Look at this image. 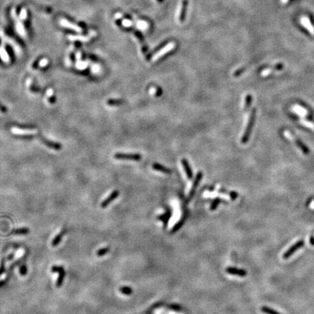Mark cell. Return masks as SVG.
<instances>
[{"mask_svg":"<svg viewBox=\"0 0 314 314\" xmlns=\"http://www.w3.org/2000/svg\"><path fill=\"white\" fill-rule=\"evenodd\" d=\"M119 291L125 295H130L133 293V289L130 287H122L119 289Z\"/></svg>","mask_w":314,"mask_h":314,"instance_id":"603a6c76","label":"cell"},{"mask_svg":"<svg viewBox=\"0 0 314 314\" xmlns=\"http://www.w3.org/2000/svg\"><path fill=\"white\" fill-rule=\"evenodd\" d=\"M42 138V142L44 143L46 145H48V147L51 148H53V149H56V150H59V149L61 148V145L60 144H58V143H54V142H52V141H50L48 140L45 139V138Z\"/></svg>","mask_w":314,"mask_h":314,"instance_id":"8fae6325","label":"cell"},{"mask_svg":"<svg viewBox=\"0 0 314 314\" xmlns=\"http://www.w3.org/2000/svg\"><path fill=\"white\" fill-rule=\"evenodd\" d=\"M226 272L228 274L241 276V277H244V276H246V271L245 270L238 269V268H233V267H228V268H226Z\"/></svg>","mask_w":314,"mask_h":314,"instance_id":"52a82bcc","label":"cell"},{"mask_svg":"<svg viewBox=\"0 0 314 314\" xmlns=\"http://www.w3.org/2000/svg\"><path fill=\"white\" fill-rule=\"evenodd\" d=\"M29 233V229L27 228H21L12 231V234L15 235H26Z\"/></svg>","mask_w":314,"mask_h":314,"instance_id":"ac0fdd59","label":"cell"},{"mask_svg":"<svg viewBox=\"0 0 314 314\" xmlns=\"http://www.w3.org/2000/svg\"><path fill=\"white\" fill-rule=\"evenodd\" d=\"M122 23H123L124 26H126V27H129V26H132V22L129 20H125Z\"/></svg>","mask_w":314,"mask_h":314,"instance_id":"836d02e7","label":"cell"},{"mask_svg":"<svg viewBox=\"0 0 314 314\" xmlns=\"http://www.w3.org/2000/svg\"><path fill=\"white\" fill-rule=\"evenodd\" d=\"M140 23H141V22H140ZM145 23H144V22H142L141 23H139V24H138V26H139V27H140V28H142V29H145Z\"/></svg>","mask_w":314,"mask_h":314,"instance_id":"74e56055","label":"cell"},{"mask_svg":"<svg viewBox=\"0 0 314 314\" xmlns=\"http://www.w3.org/2000/svg\"><path fill=\"white\" fill-rule=\"evenodd\" d=\"M255 117H256V109L253 108L251 111L250 116H249V121H248L247 125H246V127L245 131H244V135H243L242 138H241V143L242 144H245L248 142L249 140V137L251 135V133H252V128H253L254 124H255Z\"/></svg>","mask_w":314,"mask_h":314,"instance_id":"6da1fadb","label":"cell"},{"mask_svg":"<svg viewBox=\"0 0 314 314\" xmlns=\"http://www.w3.org/2000/svg\"><path fill=\"white\" fill-rule=\"evenodd\" d=\"M171 215H172V212H171V211L170 210H167V211L164 214L161 215L159 217H158V219L162 221V222L164 223V225H166L167 224L168 220H169V218L171 217Z\"/></svg>","mask_w":314,"mask_h":314,"instance_id":"9a60e30c","label":"cell"},{"mask_svg":"<svg viewBox=\"0 0 314 314\" xmlns=\"http://www.w3.org/2000/svg\"><path fill=\"white\" fill-rule=\"evenodd\" d=\"M152 167H153V169H154V170L158 171V172H163V173H165V174H170L172 172V171L170 169L164 167V166L161 165V164H157V163H154V164H153Z\"/></svg>","mask_w":314,"mask_h":314,"instance_id":"30bf717a","label":"cell"},{"mask_svg":"<svg viewBox=\"0 0 314 314\" xmlns=\"http://www.w3.org/2000/svg\"><path fill=\"white\" fill-rule=\"evenodd\" d=\"M202 176H203V174H202V172H198L197 175H196L195 180H194V183H193L192 187H191V191H190V192H189V194H188V200H191V199H193V197H194V194H195V193H196V188H197L198 186L199 185V183H200V181H201V180H202Z\"/></svg>","mask_w":314,"mask_h":314,"instance_id":"5b68a950","label":"cell"},{"mask_svg":"<svg viewBox=\"0 0 314 314\" xmlns=\"http://www.w3.org/2000/svg\"><path fill=\"white\" fill-rule=\"evenodd\" d=\"M274 68H275V69H276V70H278V71L282 70V69L283 68V64H282V63H278L277 65L275 66Z\"/></svg>","mask_w":314,"mask_h":314,"instance_id":"e575fe53","label":"cell"},{"mask_svg":"<svg viewBox=\"0 0 314 314\" xmlns=\"http://www.w3.org/2000/svg\"><path fill=\"white\" fill-rule=\"evenodd\" d=\"M61 23H62V25H63V26H66V27L71 28V29H73V30H76V31H80L79 30L80 29L77 26H74V25L70 24V23H68V22L66 21V20H63Z\"/></svg>","mask_w":314,"mask_h":314,"instance_id":"d4e9b609","label":"cell"},{"mask_svg":"<svg viewBox=\"0 0 314 314\" xmlns=\"http://www.w3.org/2000/svg\"><path fill=\"white\" fill-rule=\"evenodd\" d=\"M7 281H8V278H7V279H4V280H1V281H0V287H2V286L4 285L5 283H7Z\"/></svg>","mask_w":314,"mask_h":314,"instance_id":"8d00e7d4","label":"cell"},{"mask_svg":"<svg viewBox=\"0 0 314 314\" xmlns=\"http://www.w3.org/2000/svg\"><path fill=\"white\" fill-rule=\"evenodd\" d=\"M13 257H14V254H12V255H9V257H7V260H12V259L13 258Z\"/></svg>","mask_w":314,"mask_h":314,"instance_id":"ab89813d","label":"cell"},{"mask_svg":"<svg viewBox=\"0 0 314 314\" xmlns=\"http://www.w3.org/2000/svg\"><path fill=\"white\" fill-rule=\"evenodd\" d=\"M119 191L116 190V191H113V192L111 193V194H110V195L108 196V197L106 198V199L101 203L102 208H106V207H107L108 205H109L110 204L113 202V201L115 200V199H117L118 196H119Z\"/></svg>","mask_w":314,"mask_h":314,"instance_id":"8992f818","label":"cell"},{"mask_svg":"<svg viewBox=\"0 0 314 314\" xmlns=\"http://www.w3.org/2000/svg\"><path fill=\"white\" fill-rule=\"evenodd\" d=\"M168 308H169V309H170V310H174V311H180V310H181V307L177 304L169 305H168Z\"/></svg>","mask_w":314,"mask_h":314,"instance_id":"4316f807","label":"cell"},{"mask_svg":"<svg viewBox=\"0 0 314 314\" xmlns=\"http://www.w3.org/2000/svg\"><path fill=\"white\" fill-rule=\"evenodd\" d=\"M5 271V260L2 259L0 264V276L2 275Z\"/></svg>","mask_w":314,"mask_h":314,"instance_id":"f1b7e54d","label":"cell"},{"mask_svg":"<svg viewBox=\"0 0 314 314\" xmlns=\"http://www.w3.org/2000/svg\"><path fill=\"white\" fill-rule=\"evenodd\" d=\"M252 103V96L251 95H247L245 98V103H244V110L247 111L250 108Z\"/></svg>","mask_w":314,"mask_h":314,"instance_id":"44dd1931","label":"cell"},{"mask_svg":"<svg viewBox=\"0 0 314 314\" xmlns=\"http://www.w3.org/2000/svg\"><path fill=\"white\" fill-rule=\"evenodd\" d=\"M261 310L265 314H282V313H279V312L276 311V310H273V309L271 308L266 307V306H263V307H262Z\"/></svg>","mask_w":314,"mask_h":314,"instance_id":"7402d4cb","label":"cell"},{"mask_svg":"<svg viewBox=\"0 0 314 314\" xmlns=\"http://www.w3.org/2000/svg\"><path fill=\"white\" fill-rule=\"evenodd\" d=\"M175 45L173 43V42H170V43H168L167 45L163 47L162 48H161V49L158 50L156 54L153 55V60H157L159 59L160 58L165 55L167 53H169V52H170L171 50L175 48Z\"/></svg>","mask_w":314,"mask_h":314,"instance_id":"7a4b0ae2","label":"cell"},{"mask_svg":"<svg viewBox=\"0 0 314 314\" xmlns=\"http://www.w3.org/2000/svg\"><path fill=\"white\" fill-rule=\"evenodd\" d=\"M124 103L125 101L121 99H109L107 101V103L109 106H120Z\"/></svg>","mask_w":314,"mask_h":314,"instance_id":"d6986e66","label":"cell"},{"mask_svg":"<svg viewBox=\"0 0 314 314\" xmlns=\"http://www.w3.org/2000/svg\"><path fill=\"white\" fill-rule=\"evenodd\" d=\"M63 269H64L63 267L59 266V265H54V266L52 267L51 271L53 273H59Z\"/></svg>","mask_w":314,"mask_h":314,"instance_id":"83f0119b","label":"cell"},{"mask_svg":"<svg viewBox=\"0 0 314 314\" xmlns=\"http://www.w3.org/2000/svg\"><path fill=\"white\" fill-rule=\"evenodd\" d=\"M294 141L295 142V143H296L297 146L302 151V153H305V154H308V153H310V149L308 148V147L302 141H301L299 138H294Z\"/></svg>","mask_w":314,"mask_h":314,"instance_id":"ba28073f","label":"cell"},{"mask_svg":"<svg viewBox=\"0 0 314 314\" xmlns=\"http://www.w3.org/2000/svg\"><path fill=\"white\" fill-rule=\"evenodd\" d=\"M66 276V272L65 270H62L60 272L58 273V277L57 282H56V287H60L63 285V283L64 282V279H65Z\"/></svg>","mask_w":314,"mask_h":314,"instance_id":"2e32d148","label":"cell"},{"mask_svg":"<svg viewBox=\"0 0 314 314\" xmlns=\"http://www.w3.org/2000/svg\"><path fill=\"white\" fill-rule=\"evenodd\" d=\"M244 71H245V68H241L238 69V70H236V71L234 72V73H233V75H234L235 77H238V76H240V75H241V73H244Z\"/></svg>","mask_w":314,"mask_h":314,"instance_id":"1f68e13d","label":"cell"},{"mask_svg":"<svg viewBox=\"0 0 314 314\" xmlns=\"http://www.w3.org/2000/svg\"><path fill=\"white\" fill-rule=\"evenodd\" d=\"M287 1V0H283L284 2H286V1Z\"/></svg>","mask_w":314,"mask_h":314,"instance_id":"60d3db41","label":"cell"},{"mask_svg":"<svg viewBox=\"0 0 314 314\" xmlns=\"http://www.w3.org/2000/svg\"><path fill=\"white\" fill-rule=\"evenodd\" d=\"M12 132L14 133V134H17V135H33V134H34V133H37V131L34 130H19V129H18V128L12 129Z\"/></svg>","mask_w":314,"mask_h":314,"instance_id":"7c38bea8","label":"cell"},{"mask_svg":"<svg viewBox=\"0 0 314 314\" xmlns=\"http://www.w3.org/2000/svg\"><path fill=\"white\" fill-rule=\"evenodd\" d=\"M114 158L117 159L124 160H133V161H139L141 159V155L138 153H118L114 155Z\"/></svg>","mask_w":314,"mask_h":314,"instance_id":"3957f363","label":"cell"},{"mask_svg":"<svg viewBox=\"0 0 314 314\" xmlns=\"http://www.w3.org/2000/svg\"><path fill=\"white\" fill-rule=\"evenodd\" d=\"M181 7H180V8H181V10H180V12H179V14L180 15H178V18L180 19V21H182L183 20V19L184 18V15H185V10H186V6H187V2H186V1H183L181 4Z\"/></svg>","mask_w":314,"mask_h":314,"instance_id":"ffe728a7","label":"cell"},{"mask_svg":"<svg viewBox=\"0 0 314 314\" xmlns=\"http://www.w3.org/2000/svg\"><path fill=\"white\" fill-rule=\"evenodd\" d=\"M221 200L219 199V198H217V199H215V200H213V202H212L211 205H210V210L211 211H214V210H215L217 209V207H218V205H219V204L220 203Z\"/></svg>","mask_w":314,"mask_h":314,"instance_id":"cb8c5ba5","label":"cell"},{"mask_svg":"<svg viewBox=\"0 0 314 314\" xmlns=\"http://www.w3.org/2000/svg\"><path fill=\"white\" fill-rule=\"evenodd\" d=\"M310 242L312 245H314V237L311 236L310 238Z\"/></svg>","mask_w":314,"mask_h":314,"instance_id":"f35d334b","label":"cell"},{"mask_svg":"<svg viewBox=\"0 0 314 314\" xmlns=\"http://www.w3.org/2000/svg\"><path fill=\"white\" fill-rule=\"evenodd\" d=\"M181 162L182 164H183V169H184L185 172H186V173L187 177H188V178L189 179V180H191L193 177V172L192 170H191L189 164H188V160L186 159V158H183V159L181 160Z\"/></svg>","mask_w":314,"mask_h":314,"instance_id":"9c48e42d","label":"cell"},{"mask_svg":"<svg viewBox=\"0 0 314 314\" xmlns=\"http://www.w3.org/2000/svg\"><path fill=\"white\" fill-rule=\"evenodd\" d=\"M152 90H153V92L155 94L156 96L159 97V96H161V94H162V90H161V88H159L158 87H154V88L152 89Z\"/></svg>","mask_w":314,"mask_h":314,"instance_id":"4dcf8cb0","label":"cell"},{"mask_svg":"<svg viewBox=\"0 0 314 314\" xmlns=\"http://www.w3.org/2000/svg\"><path fill=\"white\" fill-rule=\"evenodd\" d=\"M229 195H230V199H231L232 200L235 201L236 199H237V197H238V193L236 192V191H230V194H229Z\"/></svg>","mask_w":314,"mask_h":314,"instance_id":"d6a6232c","label":"cell"},{"mask_svg":"<svg viewBox=\"0 0 314 314\" xmlns=\"http://www.w3.org/2000/svg\"><path fill=\"white\" fill-rule=\"evenodd\" d=\"M20 274L21 276H26L27 274V268L26 265H22L20 268Z\"/></svg>","mask_w":314,"mask_h":314,"instance_id":"f546056e","label":"cell"},{"mask_svg":"<svg viewBox=\"0 0 314 314\" xmlns=\"http://www.w3.org/2000/svg\"><path fill=\"white\" fill-rule=\"evenodd\" d=\"M304 244H305V242H304L303 241H302V240H300V241H297V242L295 243L294 245H292V246H291V247L289 248L288 250H287V252H286L284 254L283 258L284 259H288L289 257H291V256L293 254H294L297 250H298V249H300L301 247H302V246H304Z\"/></svg>","mask_w":314,"mask_h":314,"instance_id":"277c9868","label":"cell"},{"mask_svg":"<svg viewBox=\"0 0 314 314\" xmlns=\"http://www.w3.org/2000/svg\"><path fill=\"white\" fill-rule=\"evenodd\" d=\"M185 220H186V217H183L181 220H179L178 222H177V223L174 225V227L172 228V230H171V233H175V232H177L178 230H180V229L181 228L182 226H183V224H184Z\"/></svg>","mask_w":314,"mask_h":314,"instance_id":"e0dca14e","label":"cell"},{"mask_svg":"<svg viewBox=\"0 0 314 314\" xmlns=\"http://www.w3.org/2000/svg\"><path fill=\"white\" fill-rule=\"evenodd\" d=\"M109 251L110 249L108 247L102 248V249H100L99 250H98V252H97V255H98V257H102V256L108 254Z\"/></svg>","mask_w":314,"mask_h":314,"instance_id":"484cf974","label":"cell"},{"mask_svg":"<svg viewBox=\"0 0 314 314\" xmlns=\"http://www.w3.org/2000/svg\"><path fill=\"white\" fill-rule=\"evenodd\" d=\"M0 111H2L3 113L7 112V108L4 107V106H3L1 103H0Z\"/></svg>","mask_w":314,"mask_h":314,"instance_id":"d590c367","label":"cell"},{"mask_svg":"<svg viewBox=\"0 0 314 314\" xmlns=\"http://www.w3.org/2000/svg\"><path fill=\"white\" fill-rule=\"evenodd\" d=\"M65 233H66V230H63L62 231L60 232V233H58V234L54 238V239L53 240V241H52V246H56L58 245V244H60V242L61 241V240H62L63 236L65 235Z\"/></svg>","mask_w":314,"mask_h":314,"instance_id":"4fadbf2b","label":"cell"},{"mask_svg":"<svg viewBox=\"0 0 314 314\" xmlns=\"http://www.w3.org/2000/svg\"><path fill=\"white\" fill-rule=\"evenodd\" d=\"M301 23H302V24L312 34H314V28L313 27V26H312L308 19H307V18H302V19H301Z\"/></svg>","mask_w":314,"mask_h":314,"instance_id":"5bb4252c","label":"cell"}]
</instances>
